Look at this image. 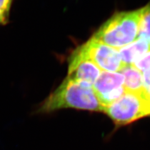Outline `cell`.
I'll list each match as a JSON object with an SVG mask.
<instances>
[{"label":"cell","mask_w":150,"mask_h":150,"mask_svg":"<svg viewBox=\"0 0 150 150\" xmlns=\"http://www.w3.org/2000/svg\"><path fill=\"white\" fill-rule=\"evenodd\" d=\"M103 111L93 88L69 76L64 80L38 106L36 115H48L63 109Z\"/></svg>","instance_id":"1"},{"label":"cell","mask_w":150,"mask_h":150,"mask_svg":"<svg viewBox=\"0 0 150 150\" xmlns=\"http://www.w3.org/2000/svg\"><path fill=\"white\" fill-rule=\"evenodd\" d=\"M141 9L115 13L92 36L115 49L133 43L138 38Z\"/></svg>","instance_id":"2"},{"label":"cell","mask_w":150,"mask_h":150,"mask_svg":"<svg viewBox=\"0 0 150 150\" xmlns=\"http://www.w3.org/2000/svg\"><path fill=\"white\" fill-rule=\"evenodd\" d=\"M103 112L120 127L150 116V97L146 92L126 91L119 99L106 106Z\"/></svg>","instance_id":"3"},{"label":"cell","mask_w":150,"mask_h":150,"mask_svg":"<svg viewBox=\"0 0 150 150\" xmlns=\"http://www.w3.org/2000/svg\"><path fill=\"white\" fill-rule=\"evenodd\" d=\"M83 59H89L101 70L120 72L125 66L117 49L112 48L91 37L86 43L75 49L68 59V69Z\"/></svg>","instance_id":"4"},{"label":"cell","mask_w":150,"mask_h":150,"mask_svg":"<svg viewBox=\"0 0 150 150\" xmlns=\"http://www.w3.org/2000/svg\"><path fill=\"white\" fill-rule=\"evenodd\" d=\"M124 81L120 72L101 71L93 88L103 107L115 102L126 92Z\"/></svg>","instance_id":"5"},{"label":"cell","mask_w":150,"mask_h":150,"mask_svg":"<svg viewBox=\"0 0 150 150\" xmlns=\"http://www.w3.org/2000/svg\"><path fill=\"white\" fill-rule=\"evenodd\" d=\"M101 73V70L91 61L83 59L68 69V76L93 87Z\"/></svg>","instance_id":"6"},{"label":"cell","mask_w":150,"mask_h":150,"mask_svg":"<svg viewBox=\"0 0 150 150\" xmlns=\"http://www.w3.org/2000/svg\"><path fill=\"white\" fill-rule=\"evenodd\" d=\"M149 50H150L149 44L144 40L139 38L133 43L118 49L121 62L125 67L132 65Z\"/></svg>","instance_id":"7"},{"label":"cell","mask_w":150,"mask_h":150,"mask_svg":"<svg viewBox=\"0 0 150 150\" xmlns=\"http://www.w3.org/2000/svg\"><path fill=\"white\" fill-rule=\"evenodd\" d=\"M123 75L126 91L142 92L144 91L143 74L132 66H126L120 71Z\"/></svg>","instance_id":"8"},{"label":"cell","mask_w":150,"mask_h":150,"mask_svg":"<svg viewBox=\"0 0 150 150\" xmlns=\"http://www.w3.org/2000/svg\"><path fill=\"white\" fill-rule=\"evenodd\" d=\"M138 38L144 40L150 46V1L141 8Z\"/></svg>","instance_id":"9"},{"label":"cell","mask_w":150,"mask_h":150,"mask_svg":"<svg viewBox=\"0 0 150 150\" xmlns=\"http://www.w3.org/2000/svg\"><path fill=\"white\" fill-rule=\"evenodd\" d=\"M13 1L14 0H0V26H4L9 23Z\"/></svg>","instance_id":"10"},{"label":"cell","mask_w":150,"mask_h":150,"mask_svg":"<svg viewBox=\"0 0 150 150\" xmlns=\"http://www.w3.org/2000/svg\"><path fill=\"white\" fill-rule=\"evenodd\" d=\"M131 66L139 71L150 70V50L141 56Z\"/></svg>","instance_id":"11"},{"label":"cell","mask_w":150,"mask_h":150,"mask_svg":"<svg viewBox=\"0 0 150 150\" xmlns=\"http://www.w3.org/2000/svg\"><path fill=\"white\" fill-rule=\"evenodd\" d=\"M142 74L144 90L150 97V70L143 71Z\"/></svg>","instance_id":"12"}]
</instances>
